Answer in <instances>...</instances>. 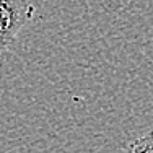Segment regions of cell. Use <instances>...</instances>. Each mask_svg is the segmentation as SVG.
<instances>
[{
  "instance_id": "cell-1",
  "label": "cell",
  "mask_w": 153,
  "mask_h": 153,
  "mask_svg": "<svg viewBox=\"0 0 153 153\" xmlns=\"http://www.w3.org/2000/svg\"><path fill=\"white\" fill-rule=\"evenodd\" d=\"M33 15L34 5L31 0H0V54L15 42Z\"/></svg>"
},
{
  "instance_id": "cell-3",
  "label": "cell",
  "mask_w": 153,
  "mask_h": 153,
  "mask_svg": "<svg viewBox=\"0 0 153 153\" xmlns=\"http://www.w3.org/2000/svg\"><path fill=\"white\" fill-rule=\"evenodd\" d=\"M103 5L108 12H112V10H116V7H117V2H116V0H103Z\"/></svg>"
},
{
  "instance_id": "cell-2",
  "label": "cell",
  "mask_w": 153,
  "mask_h": 153,
  "mask_svg": "<svg viewBox=\"0 0 153 153\" xmlns=\"http://www.w3.org/2000/svg\"><path fill=\"white\" fill-rule=\"evenodd\" d=\"M130 153H153V130L137 137L130 143Z\"/></svg>"
}]
</instances>
